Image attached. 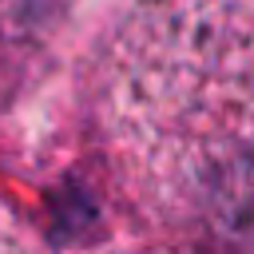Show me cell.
<instances>
[{
	"label": "cell",
	"instance_id": "1",
	"mask_svg": "<svg viewBox=\"0 0 254 254\" xmlns=\"http://www.w3.org/2000/svg\"><path fill=\"white\" fill-rule=\"evenodd\" d=\"M91 135L171 254H254V0H135L91 60Z\"/></svg>",
	"mask_w": 254,
	"mask_h": 254
},
{
	"label": "cell",
	"instance_id": "2",
	"mask_svg": "<svg viewBox=\"0 0 254 254\" xmlns=\"http://www.w3.org/2000/svg\"><path fill=\"white\" fill-rule=\"evenodd\" d=\"M0 254H44L32 226L16 214V206L0 194Z\"/></svg>",
	"mask_w": 254,
	"mask_h": 254
}]
</instances>
